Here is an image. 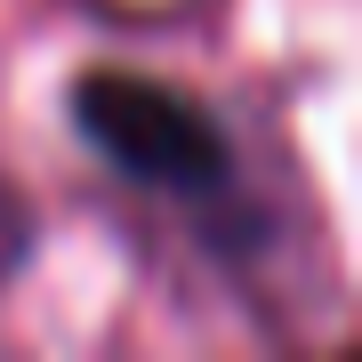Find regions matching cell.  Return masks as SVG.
Returning a JSON list of instances; mask_svg holds the SVG:
<instances>
[{
	"mask_svg": "<svg viewBox=\"0 0 362 362\" xmlns=\"http://www.w3.org/2000/svg\"><path fill=\"white\" fill-rule=\"evenodd\" d=\"M73 129H81V145H89L113 177H129L137 194H153V202L226 209L233 185H242L226 121L209 113L202 97L169 89L153 73H121V65L81 73L73 81Z\"/></svg>",
	"mask_w": 362,
	"mask_h": 362,
	"instance_id": "6da1fadb",
	"label": "cell"
}]
</instances>
